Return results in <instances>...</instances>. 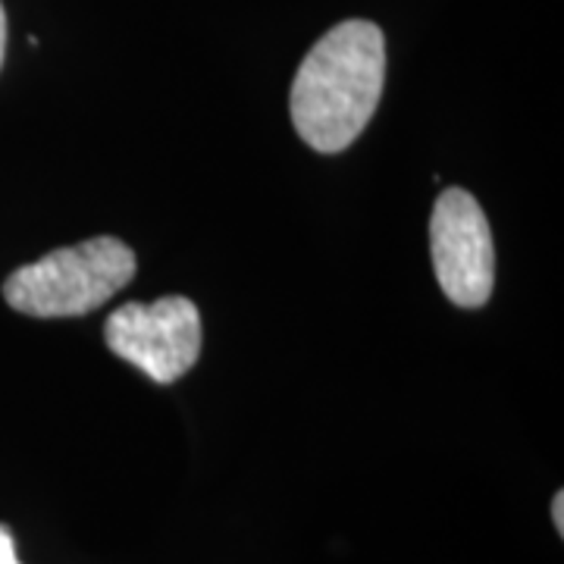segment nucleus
<instances>
[{"label":"nucleus","instance_id":"7","mask_svg":"<svg viewBox=\"0 0 564 564\" xmlns=\"http://www.w3.org/2000/svg\"><path fill=\"white\" fill-rule=\"evenodd\" d=\"M3 51H7V13L0 3V66H3Z\"/></svg>","mask_w":564,"mask_h":564},{"label":"nucleus","instance_id":"1","mask_svg":"<svg viewBox=\"0 0 564 564\" xmlns=\"http://www.w3.org/2000/svg\"><path fill=\"white\" fill-rule=\"evenodd\" d=\"M386 39L367 20L339 22L304 57L292 82V122L314 151L339 154L367 129L383 98Z\"/></svg>","mask_w":564,"mask_h":564},{"label":"nucleus","instance_id":"4","mask_svg":"<svg viewBox=\"0 0 564 564\" xmlns=\"http://www.w3.org/2000/svg\"><path fill=\"white\" fill-rule=\"evenodd\" d=\"M433 270L445 299L458 307H484L496 282V248L484 207L464 188H445L430 220Z\"/></svg>","mask_w":564,"mask_h":564},{"label":"nucleus","instance_id":"5","mask_svg":"<svg viewBox=\"0 0 564 564\" xmlns=\"http://www.w3.org/2000/svg\"><path fill=\"white\" fill-rule=\"evenodd\" d=\"M0 564H20L17 549H13V536H10L7 527H0Z\"/></svg>","mask_w":564,"mask_h":564},{"label":"nucleus","instance_id":"2","mask_svg":"<svg viewBox=\"0 0 564 564\" xmlns=\"http://www.w3.org/2000/svg\"><path fill=\"white\" fill-rule=\"evenodd\" d=\"M135 276L132 248L113 236L57 248L3 282V299L29 317H85Z\"/></svg>","mask_w":564,"mask_h":564},{"label":"nucleus","instance_id":"3","mask_svg":"<svg viewBox=\"0 0 564 564\" xmlns=\"http://www.w3.org/2000/svg\"><path fill=\"white\" fill-rule=\"evenodd\" d=\"M104 339L117 358L139 367L154 383L170 386L202 355V314L182 295L151 304L129 302L107 317Z\"/></svg>","mask_w":564,"mask_h":564},{"label":"nucleus","instance_id":"6","mask_svg":"<svg viewBox=\"0 0 564 564\" xmlns=\"http://www.w3.org/2000/svg\"><path fill=\"white\" fill-rule=\"evenodd\" d=\"M552 518H555V530L564 533V492H558L555 502H552Z\"/></svg>","mask_w":564,"mask_h":564}]
</instances>
